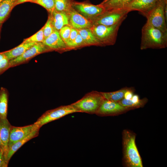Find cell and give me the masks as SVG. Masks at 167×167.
<instances>
[{"label": "cell", "mask_w": 167, "mask_h": 167, "mask_svg": "<svg viewBox=\"0 0 167 167\" xmlns=\"http://www.w3.org/2000/svg\"><path fill=\"white\" fill-rule=\"evenodd\" d=\"M36 128L34 124L22 127L11 126L9 135L8 147L24 138Z\"/></svg>", "instance_id": "obj_11"}, {"label": "cell", "mask_w": 167, "mask_h": 167, "mask_svg": "<svg viewBox=\"0 0 167 167\" xmlns=\"http://www.w3.org/2000/svg\"><path fill=\"white\" fill-rule=\"evenodd\" d=\"M136 135L133 132L124 130L122 133L123 160L126 166L143 167L141 157L135 143Z\"/></svg>", "instance_id": "obj_1"}, {"label": "cell", "mask_w": 167, "mask_h": 167, "mask_svg": "<svg viewBox=\"0 0 167 167\" xmlns=\"http://www.w3.org/2000/svg\"><path fill=\"white\" fill-rule=\"evenodd\" d=\"M36 42H22L20 44L9 50L3 52L6 58L9 60L14 59L23 54Z\"/></svg>", "instance_id": "obj_17"}, {"label": "cell", "mask_w": 167, "mask_h": 167, "mask_svg": "<svg viewBox=\"0 0 167 167\" xmlns=\"http://www.w3.org/2000/svg\"><path fill=\"white\" fill-rule=\"evenodd\" d=\"M29 2L36 3L45 8L50 13L54 10V0H31Z\"/></svg>", "instance_id": "obj_26"}, {"label": "cell", "mask_w": 167, "mask_h": 167, "mask_svg": "<svg viewBox=\"0 0 167 167\" xmlns=\"http://www.w3.org/2000/svg\"><path fill=\"white\" fill-rule=\"evenodd\" d=\"M43 29L44 39L49 36L55 29L52 24L49 16L47 22L43 27Z\"/></svg>", "instance_id": "obj_28"}, {"label": "cell", "mask_w": 167, "mask_h": 167, "mask_svg": "<svg viewBox=\"0 0 167 167\" xmlns=\"http://www.w3.org/2000/svg\"><path fill=\"white\" fill-rule=\"evenodd\" d=\"M17 0H2L0 2V22L3 23L7 19Z\"/></svg>", "instance_id": "obj_20"}, {"label": "cell", "mask_w": 167, "mask_h": 167, "mask_svg": "<svg viewBox=\"0 0 167 167\" xmlns=\"http://www.w3.org/2000/svg\"><path fill=\"white\" fill-rule=\"evenodd\" d=\"M130 12L127 8L105 10L103 13L95 18L94 25H114L121 21H123Z\"/></svg>", "instance_id": "obj_7"}, {"label": "cell", "mask_w": 167, "mask_h": 167, "mask_svg": "<svg viewBox=\"0 0 167 167\" xmlns=\"http://www.w3.org/2000/svg\"><path fill=\"white\" fill-rule=\"evenodd\" d=\"M2 24H3L2 23L0 22V37H1V28L2 27Z\"/></svg>", "instance_id": "obj_37"}, {"label": "cell", "mask_w": 167, "mask_h": 167, "mask_svg": "<svg viewBox=\"0 0 167 167\" xmlns=\"http://www.w3.org/2000/svg\"><path fill=\"white\" fill-rule=\"evenodd\" d=\"M86 45L80 35L78 33L76 38L71 42L66 45L67 47L75 48Z\"/></svg>", "instance_id": "obj_29"}, {"label": "cell", "mask_w": 167, "mask_h": 167, "mask_svg": "<svg viewBox=\"0 0 167 167\" xmlns=\"http://www.w3.org/2000/svg\"><path fill=\"white\" fill-rule=\"evenodd\" d=\"M5 58L6 57L3 52H0V61Z\"/></svg>", "instance_id": "obj_36"}, {"label": "cell", "mask_w": 167, "mask_h": 167, "mask_svg": "<svg viewBox=\"0 0 167 167\" xmlns=\"http://www.w3.org/2000/svg\"><path fill=\"white\" fill-rule=\"evenodd\" d=\"M135 0H109L103 4H100L105 10L126 8Z\"/></svg>", "instance_id": "obj_23"}, {"label": "cell", "mask_w": 167, "mask_h": 167, "mask_svg": "<svg viewBox=\"0 0 167 167\" xmlns=\"http://www.w3.org/2000/svg\"><path fill=\"white\" fill-rule=\"evenodd\" d=\"M77 30L86 45H102L99 41L94 35L90 29L83 28Z\"/></svg>", "instance_id": "obj_22"}, {"label": "cell", "mask_w": 167, "mask_h": 167, "mask_svg": "<svg viewBox=\"0 0 167 167\" xmlns=\"http://www.w3.org/2000/svg\"><path fill=\"white\" fill-rule=\"evenodd\" d=\"M122 22L111 26L94 25L90 30L102 45H113L116 42L118 31Z\"/></svg>", "instance_id": "obj_4"}, {"label": "cell", "mask_w": 167, "mask_h": 167, "mask_svg": "<svg viewBox=\"0 0 167 167\" xmlns=\"http://www.w3.org/2000/svg\"><path fill=\"white\" fill-rule=\"evenodd\" d=\"M2 148V146H1V141L0 138V150Z\"/></svg>", "instance_id": "obj_39"}, {"label": "cell", "mask_w": 167, "mask_h": 167, "mask_svg": "<svg viewBox=\"0 0 167 167\" xmlns=\"http://www.w3.org/2000/svg\"><path fill=\"white\" fill-rule=\"evenodd\" d=\"M72 7L86 16L95 18L103 13L105 11L103 6L99 4L95 5L86 2H74Z\"/></svg>", "instance_id": "obj_10"}, {"label": "cell", "mask_w": 167, "mask_h": 167, "mask_svg": "<svg viewBox=\"0 0 167 167\" xmlns=\"http://www.w3.org/2000/svg\"><path fill=\"white\" fill-rule=\"evenodd\" d=\"M69 21L73 28L76 29L89 28L92 26L91 22L73 8L68 12Z\"/></svg>", "instance_id": "obj_15"}, {"label": "cell", "mask_w": 167, "mask_h": 167, "mask_svg": "<svg viewBox=\"0 0 167 167\" xmlns=\"http://www.w3.org/2000/svg\"><path fill=\"white\" fill-rule=\"evenodd\" d=\"M167 46V33L146 23L142 29L140 49H161Z\"/></svg>", "instance_id": "obj_2"}, {"label": "cell", "mask_w": 167, "mask_h": 167, "mask_svg": "<svg viewBox=\"0 0 167 167\" xmlns=\"http://www.w3.org/2000/svg\"><path fill=\"white\" fill-rule=\"evenodd\" d=\"M147 101L146 98L140 99L138 95L134 94L131 99L124 98L118 102L123 106L133 109L143 106Z\"/></svg>", "instance_id": "obj_19"}, {"label": "cell", "mask_w": 167, "mask_h": 167, "mask_svg": "<svg viewBox=\"0 0 167 167\" xmlns=\"http://www.w3.org/2000/svg\"><path fill=\"white\" fill-rule=\"evenodd\" d=\"M73 2V0H54L55 10L68 13L72 8Z\"/></svg>", "instance_id": "obj_25"}, {"label": "cell", "mask_w": 167, "mask_h": 167, "mask_svg": "<svg viewBox=\"0 0 167 167\" xmlns=\"http://www.w3.org/2000/svg\"><path fill=\"white\" fill-rule=\"evenodd\" d=\"M134 91L133 88H129L125 93L124 98L127 99H131L134 94Z\"/></svg>", "instance_id": "obj_34"}, {"label": "cell", "mask_w": 167, "mask_h": 167, "mask_svg": "<svg viewBox=\"0 0 167 167\" xmlns=\"http://www.w3.org/2000/svg\"><path fill=\"white\" fill-rule=\"evenodd\" d=\"M51 51L42 42L36 43L20 56L9 60L10 68L25 63L38 55Z\"/></svg>", "instance_id": "obj_8"}, {"label": "cell", "mask_w": 167, "mask_h": 167, "mask_svg": "<svg viewBox=\"0 0 167 167\" xmlns=\"http://www.w3.org/2000/svg\"><path fill=\"white\" fill-rule=\"evenodd\" d=\"M104 99L101 92L94 91L71 105L79 112L96 114Z\"/></svg>", "instance_id": "obj_3"}, {"label": "cell", "mask_w": 167, "mask_h": 167, "mask_svg": "<svg viewBox=\"0 0 167 167\" xmlns=\"http://www.w3.org/2000/svg\"><path fill=\"white\" fill-rule=\"evenodd\" d=\"M128 88L125 87L116 91L101 93L105 99L118 102L124 98L125 93Z\"/></svg>", "instance_id": "obj_24"}, {"label": "cell", "mask_w": 167, "mask_h": 167, "mask_svg": "<svg viewBox=\"0 0 167 167\" xmlns=\"http://www.w3.org/2000/svg\"><path fill=\"white\" fill-rule=\"evenodd\" d=\"M8 163L5 158L3 150L2 148L0 150V167H7Z\"/></svg>", "instance_id": "obj_32"}, {"label": "cell", "mask_w": 167, "mask_h": 167, "mask_svg": "<svg viewBox=\"0 0 167 167\" xmlns=\"http://www.w3.org/2000/svg\"><path fill=\"white\" fill-rule=\"evenodd\" d=\"M79 112L71 104L61 106L54 109L46 111L33 124L38 129L44 125L65 116L73 113Z\"/></svg>", "instance_id": "obj_5"}, {"label": "cell", "mask_w": 167, "mask_h": 167, "mask_svg": "<svg viewBox=\"0 0 167 167\" xmlns=\"http://www.w3.org/2000/svg\"><path fill=\"white\" fill-rule=\"evenodd\" d=\"M44 39L43 27L36 33L30 37L24 39L22 42H42Z\"/></svg>", "instance_id": "obj_27"}, {"label": "cell", "mask_w": 167, "mask_h": 167, "mask_svg": "<svg viewBox=\"0 0 167 167\" xmlns=\"http://www.w3.org/2000/svg\"><path fill=\"white\" fill-rule=\"evenodd\" d=\"M161 0H135L126 8L130 11H137L144 16L150 11Z\"/></svg>", "instance_id": "obj_12"}, {"label": "cell", "mask_w": 167, "mask_h": 167, "mask_svg": "<svg viewBox=\"0 0 167 167\" xmlns=\"http://www.w3.org/2000/svg\"><path fill=\"white\" fill-rule=\"evenodd\" d=\"M78 33V32L77 29L71 28L69 38L66 43V45L72 41L76 38Z\"/></svg>", "instance_id": "obj_33"}, {"label": "cell", "mask_w": 167, "mask_h": 167, "mask_svg": "<svg viewBox=\"0 0 167 167\" xmlns=\"http://www.w3.org/2000/svg\"><path fill=\"white\" fill-rule=\"evenodd\" d=\"M108 0H104L101 4L104 3H105V2H107V1H108Z\"/></svg>", "instance_id": "obj_38"}, {"label": "cell", "mask_w": 167, "mask_h": 167, "mask_svg": "<svg viewBox=\"0 0 167 167\" xmlns=\"http://www.w3.org/2000/svg\"><path fill=\"white\" fill-rule=\"evenodd\" d=\"M132 109L122 106L118 102L105 99L96 114L101 116L115 115Z\"/></svg>", "instance_id": "obj_9"}, {"label": "cell", "mask_w": 167, "mask_h": 167, "mask_svg": "<svg viewBox=\"0 0 167 167\" xmlns=\"http://www.w3.org/2000/svg\"><path fill=\"white\" fill-rule=\"evenodd\" d=\"M42 43L52 51H60L66 48L67 45L61 37L59 31L55 29Z\"/></svg>", "instance_id": "obj_13"}, {"label": "cell", "mask_w": 167, "mask_h": 167, "mask_svg": "<svg viewBox=\"0 0 167 167\" xmlns=\"http://www.w3.org/2000/svg\"><path fill=\"white\" fill-rule=\"evenodd\" d=\"M11 126L7 118L0 119V138L1 146L6 161L9 150L8 143Z\"/></svg>", "instance_id": "obj_14"}, {"label": "cell", "mask_w": 167, "mask_h": 167, "mask_svg": "<svg viewBox=\"0 0 167 167\" xmlns=\"http://www.w3.org/2000/svg\"><path fill=\"white\" fill-rule=\"evenodd\" d=\"M39 130H33L27 136L15 143L9 148L6 158L8 163L11 157L19 148L30 139L38 136Z\"/></svg>", "instance_id": "obj_18"}, {"label": "cell", "mask_w": 167, "mask_h": 167, "mask_svg": "<svg viewBox=\"0 0 167 167\" xmlns=\"http://www.w3.org/2000/svg\"><path fill=\"white\" fill-rule=\"evenodd\" d=\"M9 92L6 88L0 89V119L7 118Z\"/></svg>", "instance_id": "obj_21"}, {"label": "cell", "mask_w": 167, "mask_h": 167, "mask_svg": "<svg viewBox=\"0 0 167 167\" xmlns=\"http://www.w3.org/2000/svg\"><path fill=\"white\" fill-rule=\"evenodd\" d=\"M31 0H17L15 4V6L18 5L25 2H29Z\"/></svg>", "instance_id": "obj_35"}, {"label": "cell", "mask_w": 167, "mask_h": 167, "mask_svg": "<svg viewBox=\"0 0 167 167\" xmlns=\"http://www.w3.org/2000/svg\"><path fill=\"white\" fill-rule=\"evenodd\" d=\"M66 12L58 11L54 10L49 16L52 24L56 30L59 31L63 27L69 23V17Z\"/></svg>", "instance_id": "obj_16"}, {"label": "cell", "mask_w": 167, "mask_h": 167, "mask_svg": "<svg viewBox=\"0 0 167 167\" xmlns=\"http://www.w3.org/2000/svg\"><path fill=\"white\" fill-rule=\"evenodd\" d=\"M10 68L9 60L6 58L0 61V75Z\"/></svg>", "instance_id": "obj_31"}, {"label": "cell", "mask_w": 167, "mask_h": 167, "mask_svg": "<svg viewBox=\"0 0 167 167\" xmlns=\"http://www.w3.org/2000/svg\"><path fill=\"white\" fill-rule=\"evenodd\" d=\"M167 0H161L146 15L147 23L163 32L167 33V21L165 15V8Z\"/></svg>", "instance_id": "obj_6"}, {"label": "cell", "mask_w": 167, "mask_h": 167, "mask_svg": "<svg viewBox=\"0 0 167 167\" xmlns=\"http://www.w3.org/2000/svg\"><path fill=\"white\" fill-rule=\"evenodd\" d=\"M2 0H0V2H1L2 1Z\"/></svg>", "instance_id": "obj_40"}, {"label": "cell", "mask_w": 167, "mask_h": 167, "mask_svg": "<svg viewBox=\"0 0 167 167\" xmlns=\"http://www.w3.org/2000/svg\"><path fill=\"white\" fill-rule=\"evenodd\" d=\"M71 28V27L66 25L63 27L59 31L61 37L66 43L69 38Z\"/></svg>", "instance_id": "obj_30"}]
</instances>
